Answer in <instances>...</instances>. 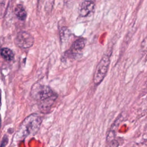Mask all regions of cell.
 <instances>
[{
  "label": "cell",
  "instance_id": "1",
  "mask_svg": "<svg viewBox=\"0 0 147 147\" xmlns=\"http://www.w3.org/2000/svg\"><path fill=\"white\" fill-rule=\"evenodd\" d=\"M32 94L33 97L38 102L41 111L45 113L50 109L57 97L49 86L45 85H35L32 89Z\"/></svg>",
  "mask_w": 147,
  "mask_h": 147
},
{
  "label": "cell",
  "instance_id": "2",
  "mask_svg": "<svg viewBox=\"0 0 147 147\" xmlns=\"http://www.w3.org/2000/svg\"><path fill=\"white\" fill-rule=\"evenodd\" d=\"M41 122V118L38 114L33 113L29 115L21 123L16 133V138L20 140L35 134L38 131Z\"/></svg>",
  "mask_w": 147,
  "mask_h": 147
},
{
  "label": "cell",
  "instance_id": "3",
  "mask_svg": "<svg viewBox=\"0 0 147 147\" xmlns=\"http://www.w3.org/2000/svg\"><path fill=\"white\" fill-rule=\"evenodd\" d=\"M110 63V57L107 55L103 56L100 61L96 65L93 78V81L95 85L99 84L105 78Z\"/></svg>",
  "mask_w": 147,
  "mask_h": 147
},
{
  "label": "cell",
  "instance_id": "4",
  "mask_svg": "<svg viewBox=\"0 0 147 147\" xmlns=\"http://www.w3.org/2000/svg\"><path fill=\"white\" fill-rule=\"evenodd\" d=\"M14 41L16 44L20 48L27 49L33 45L34 38L29 32L21 31L17 34Z\"/></svg>",
  "mask_w": 147,
  "mask_h": 147
},
{
  "label": "cell",
  "instance_id": "5",
  "mask_svg": "<svg viewBox=\"0 0 147 147\" xmlns=\"http://www.w3.org/2000/svg\"><path fill=\"white\" fill-rule=\"evenodd\" d=\"M95 7V3L91 0H85L81 3L79 13L81 17H86L92 13Z\"/></svg>",
  "mask_w": 147,
  "mask_h": 147
},
{
  "label": "cell",
  "instance_id": "6",
  "mask_svg": "<svg viewBox=\"0 0 147 147\" xmlns=\"http://www.w3.org/2000/svg\"><path fill=\"white\" fill-rule=\"evenodd\" d=\"M86 43V40L83 38H81L75 40L71 45L69 51H68L69 54H77L84 48Z\"/></svg>",
  "mask_w": 147,
  "mask_h": 147
},
{
  "label": "cell",
  "instance_id": "7",
  "mask_svg": "<svg viewBox=\"0 0 147 147\" xmlns=\"http://www.w3.org/2000/svg\"><path fill=\"white\" fill-rule=\"evenodd\" d=\"M14 14L21 21L25 20L27 16L26 11L21 4H18L16 6L14 9Z\"/></svg>",
  "mask_w": 147,
  "mask_h": 147
},
{
  "label": "cell",
  "instance_id": "8",
  "mask_svg": "<svg viewBox=\"0 0 147 147\" xmlns=\"http://www.w3.org/2000/svg\"><path fill=\"white\" fill-rule=\"evenodd\" d=\"M1 55L4 60L7 61H11L14 57L13 52L8 48H2L1 50Z\"/></svg>",
  "mask_w": 147,
  "mask_h": 147
},
{
  "label": "cell",
  "instance_id": "9",
  "mask_svg": "<svg viewBox=\"0 0 147 147\" xmlns=\"http://www.w3.org/2000/svg\"><path fill=\"white\" fill-rule=\"evenodd\" d=\"M141 49L144 52H147V37H145L141 44Z\"/></svg>",
  "mask_w": 147,
  "mask_h": 147
},
{
  "label": "cell",
  "instance_id": "10",
  "mask_svg": "<svg viewBox=\"0 0 147 147\" xmlns=\"http://www.w3.org/2000/svg\"><path fill=\"white\" fill-rule=\"evenodd\" d=\"M7 142V137L5 136H4V137L3 138V140L2 141V142H1V147H5L6 144Z\"/></svg>",
  "mask_w": 147,
  "mask_h": 147
}]
</instances>
